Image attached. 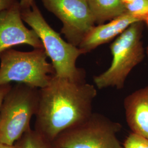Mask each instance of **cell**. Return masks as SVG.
Listing matches in <instances>:
<instances>
[{
    "mask_svg": "<svg viewBox=\"0 0 148 148\" xmlns=\"http://www.w3.org/2000/svg\"><path fill=\"white\" fill-rule=\"evenodd\" d=\"M12 86L11 84L0 86V109L5 97L10 90Z\"/></svg>",
    "mask_w": 148,
    "mask_h": 148,
    "instance_id": "9a60e30c",
    "label": "cell"
},
{
    "mask_svg": "<svg viewBox=\"0 0 148 148\" xmlns=\"http://www.w3.org/2000/svg\"><path fill=\"white\" fill-rule=\"evenodd\" d=\"M143 29V21L135 22L111 43L112 60L110 67L93 77L97 89L113 87L121 90L124 87L128 76L145 56L141 40Z\"/></svg>",
    "mask_w": 148,
    "mask_h": 148,
    "instance_id": "3957f363",
    "label": "cell"
},
{
    "mask_svg": "<svg viewBox=\"0 0 148 148\" xmlns=\"http://www.w3.org/2000/svg\"><path fill=\"white\" fill-rule=\"evenodd\" d=\"M43 5L63 23L61 33L66 41L79 46L95 26V21L86 0H41Z\"/></svg>",
    "mask_w": 148,
    "mask_h": 148,
    "instance_id": "52a82bcc",
    "label": "cell"
},
{
    "mask_svg": "<svg viewBox=\"0 0 148 148\" xmlns=\"http://www.w3.org/2000/svg\"><path fill=\"white\" fill-rule=\"evenodd\" d=\"M54 148H55V147H54Z\"/></svg>",
    "mask_w": 148,
    "mask_h": 148,
    "instance_id": "44dd1931",
    "label": "cell"
},
{
    "mask_svg": "<svg viewBox=\"0 0 148 148\" xmlns=\"http://www.w3.org/2000/svg\"><path fill=\"white\" fill-rule=\"evenodd\" d=\"M126 12L144 21L148 14V0H134L125 4Z\"/></svg>",
    "mask_w": 148,
    "mask_h": 148,
    "instance_id": "4fadbf2b",
    "label": "cell"
},
{
    "mask_svg": "<svg viewBox=\"0 0 148 148\" xmlns=\"http://www.w3.org/2000/svg\"><path fill=\"white\" fill-rule=\"evenodd\" d=\"M35 0H20L19 3L21 10H25L31 8Z\"/></svg>",
    "mask_w": 148,
    "mask_h": 148,
    "instance_id": "e0dca14e",
    "label": "cell"
},
{
    "mask_svg": "<svg viewBox=\"0 0 148 148\" xmlns=\"http://www.w3.org/2000/svg\"><path fill=\"white\" fill-rule=\"evenodd\" d=\"M123 107L132 133L148 139V85L126 97Z\"/></svg>",
    "mask_w": 148,
    "mask_h": 148,
    "instance_id": "30bf717a",
    "label": "cell"
},
{
    "mask_svg": "<svg viewBox=\"0 0 148 148\" xmlns=\"http://www.w3.org/2000/svg\"><path fill=\"white\" fill-rule=\"evenodd\" d=\"M0 148H18V147L16 143L13 145H8L0 143Z\"/></svg>",
    "mask_w": 148,
    "mask_h": 148,
    "instance_id": "ac0fdd59",
    "label": "cell"
},
{
    "mask_svg": "<svg viewBox=\"0 0 148 148\" xmlns=\"http://www.w3.org/2000/svg\"><path fill=\"white\" fill-rule=\"evenodd\" d=\"M121 125L93 112L84 121L61 133L53 142L57 148H124L117 138Z\"/></svg>",
    "mask_w": 148,
    "mask_h": 148,
    "instance_id": "8992f818",
    "label": "cell"
},
{
    "mask_svg": "<svg viewBox=\"0 0 148 148\" xmlns=\"http://www.w3.org/2000/svg\"><path fill=\"white\" fill-rule=\"evenodd\" d=\"M44 48L23 52L9 49L0 53V86L12 82L37 89L47 86L55 71Z\"/></svg>",
    "mask_w": 148,
    "mask_h": 148,
    "instance_id": "5b68a950",
    "label": "cell"
},
{
    "mask_svg": "<svg viewBox=\"0 0 148 148\" xmlns=\"http://www.w3.org/2000/svg\"><path fill=\"white\" fill-rule=\"evenodd\" d=\"M123 1V2L126 4V3H131V2H132L134 0H122Z\"/></svg>",
    "mask_w": 148,
    "mask_h": 148,
    "instance_id": "ffe728a7",
    "label": "cell"
},
{
    "mask_svg": "<svg viewBox=\"0 0 148 148\" xmlns=\"http://www.w3.org/2000/svg\"><path fill=\"white\" fill-rule=\"evenodd\" d=\"M18 0H0V12L11 7Z\"/></svg>",
    "mask_w": 148,
    "mask_h": 148,
    "instance_id": "2e32d148",
    "label": "cell"
},
{
    "mask_svg": "<svg viewBox=\"0 0 148 148\" xmlns=\"http://www.w3.org/2000/svg\"><path fill=\"white\" fill-rule=\"evenodd\" d=\"M21 18L37 33L55 71L54 76L76 82H86V73L76 66L84 54L78 47L65 41L43 18L35 1L31 8L21 10Z\"/></svg>",
    "mask_w": 148,
    "mask_h": 148,
    "instance_id": "7a4b0ae2",
    "label": "cell"
},
{
    "mask_svg": "<svg viewBox=\"0 0 148 148\" xmlns=\"http://www.w3.org/2000/svg\"><path fill=\"white\" fill-rule=\"evenodd\" d=\"M139 21H141L126 12L106 24L95 26L86 35L79 48L84 54L90 52L121 35L133 23Z\"/></svg>",
    "mask_w": 148,
    "mask_h": 148,
    "instance_id": "9c48e42d",
    "label": "cell"
},
{
    "mask_svg": "<svg viewBox=\"0 0 148 148\" xmlns=\"http://www.w3.org/2000/svg\"><path fill=\"white\" fill-rule=\"evenodd\" d=\"M95 23L103 24L126 13L122 0H86Z\"/></svg>",
    "mask_w": 148,
    "mask_h": 148,
    "instance_id": "8fae6325",
    "label": "cell"
},
{
    "mask_svg": "<svg viewBox=\"0 0 148 148\" xmlns=\"http://www.w3.org/2000/svg\"><path fill=\"white\" fill-rule=\"evenodd\" d=\"M124 148H148V139L131 133L123 144Z\"/></svg>",
    "mask_w": 148,
    "mask_h": 148,
    "instance_id": "5bb4252c",
    "label": "cell"
},
{
    "mask_svg": "<svg viewBox=\"0 0 148 148\" xmlns=\"http://www.w3.org/2000/svg\"><path fill=\"white\" fill-rule=\"evenodd\" d=\"M21 11L18 1L0 12V53L21 45H27L34 49L44 48L37 33L24 24Z\"/></svg>",
    "mask_w": 148,
    "mask_h": 148,
    "instance_id": "ba28073f",
    "label": "cell"
},
{
    "mask_svg": "<svg viewBox=\"0 0 148 148\" xmlns=\"http://www.w3.org/2000/svg\"><path fill=\"white\" fill-rule=\"evenodd\" d=\"M97 95L95 85L54 75L48 85L40 90L34 130L53 143L61 133L91 115Z\"/></svg>",
    "mask_w": 148,
    "mask_h": 148,
    "instance_id": "6da1fadb",
    "label": "cell"
},
{
    "mask_svg": "<svg viewBox=\"0 0 148 148\" xmlns=\"http://www.w3.org/2000/svg\"><path fill=\"white\" fill-rule=\"evenodd\" d=\"M18 148H54L53 143L35 130H30L16 142Z\"/></svg>",
    "mask_w": 148,
    "mask_h": 148,
    "instance_id": "7c38bea8",
    "label": "cell"
},
{
    "mask_svg": "<svg viewBox=\"0 0 148 148\" xmlns=\"http://www.w3.org/2000/svg\"><path fill=\"white\" fill-rule=\"evenodd\" d=\"M146 22V23L147 24V25H148V15L147 16H146V18H145V21ZM146 52H147V56H148V46H147V51H146Z\"/></svg>",
    "mask_w": 148,
    "mask_h": 148,
    "instance_id": "d6986e66",
    "label": "cell"
},
{
    "mask_svg": "<svg viewBox=\"0 0 148 148\" xmlns=\"http://www.w3.org/2000/svg\"><path fill=\"white\" fill-rule=\"evenodd\" d=\"M39 98V89L20 83L12 86L0 109V143L13 145L32 129Z\"/></svg>",
    "mask_w": 148,
    "mask_h": 148,
    "instance_id": "277c9868",
    "label": "cell"
}]
</instances>
